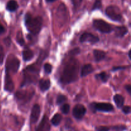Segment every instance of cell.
Masks as SVG:
<instances>
[{"label": "cell", "instance_id": "1", "mask_svg": "<svg viewBox=\"0 0 131 131\" xmlns=\"http://www.w3.org/2000/svg\"><path fill=\"white\" fill-rule=\"evenodd\" d=\"M79 63L78 60L70 58L65 64L62 71L60 82L63 84H68L78 79Z\"/></svg>", "mask_w": 131, "mask_h": 131}, {"label": "cell", "instance_id": "2", "mask_svg": "<svg viewBox=\"0 0 131 131\" xmlns=\"http://www.w3.org/2000/svg\"><path fill=\"white\" fill-rule=\"evenodd\" d=\"M42 61V60H41L40 56V58L37 60L35 63L29 65L24 69V71H23V72H24V79H23L21 86L31 84V83H35L37 82L38 74L40 72V64Z\"/></svg>", "mask_w": 131, "mask_h": 131}, {"label": "cell", "instance_id": "3", "mask_svg": "<svg viewBox=\"0 0 131 131\" xmlns=\"http://www.w3.org/2000/svg\"><path fill=\"white\" fill-rule=\"evenodd\" d=\"M24 22L26 27L31 35H36L41 31L43 23V20L41 17L37 16L33 17L30 14L27 13L24 18Z\"/></svg>", "mask_w": 131, "mask_h": 131}, {"label": "cell", "instance_id": "4", "mask_svg": "<svg viewBox=\"0 0 131 131\" xmlns=\"http://www.w3.org/2000/svg\"><path fill=\"white\" fill-rule=\"evenodd\" d=\"M20 61L14 55L11 54L8 57L6 62V72L15 74L19 70Z\"/></svg>", "mask_w": 131, "mask_h": 131}, {"label": "cell", "instance_id": "5", "mask_svg": "<svg viewBox=\"0 0 131 131\" xmlns=\"http://www.w3.org/2000/svg\"><path fill=\"white\" fill-rule=\"evenodd\" d=\"M106 15L110 19L114 21L121 22L123 20L122 15L121 11L118 6L111 5L106 8Z\"/></svg>", "mask_w": 131, "mask_h": 131}, {"label": "cell", "instance_id": "6", "mask_svg": "<svg viewBox=\"0 0 131 131\" xmlns=\"http://www.w3.org/2000/svg\"><path fill=\"white\" fill-rule=\"evenodd\" d=\"M93 27L102 33H110L113 29L110 24L102 19H95L93 22Z\"/></svg>", "mask_w": 131, "mask_h": 131}, {"label": "cell", "instance_id": "7", "mask_svg": "<svg viewBox=\"0 0 131 131\" xmlns=\"http://www.w3.org/2000/svg\"><path fill=\"white\" fill-rule=\"evenodd\" d=\"M35 92L33 90H24L19 91L15 93V96L17 101L21 104H25L29 101L34 95Z\"/></svg>", "mask_w": 131, "mask_h": 131}, {"label": "cell", "instance_id": "8", "mask_svg": "<svg viewBox=\"0 0 131 131\" xmlns=\"http://www.w3.org/2000/svg\"><path fill=\"white\" fill-rule=\"evenodd\" d=\"M91 107L93 109L94 111H99L101 112H111L114 110V107L110 103H96L93 102L91 104Z\"/></svg>", "mask_w": 131, "mask_h": 131}, {"label": "cell", "instance_id": "9", "mask_svg": "<svg viewBox=\"0 0 131 131\" xmlns=\"http://www.w3.org/2000/svg\"><path fill=\"white\" fill-rule=\"evenodd\" d=\"M79 40L81 43H84V42H90L92 44H94V43H97V42H99V38L97 36L94 35L92 33H88V32H84L81 36L80 37Z\"/></svg>", "mask_w": 131, "mask_h": 131}, {"label": "cell", "instance_id": "10", "mask_svg": "<svg viewBox=\"0 0 131 131\" xmlns=\"http://www.w3.org/2000/svg\"><path fill=\"white\" fill-rule=\"evenodd\" d=\"M86 113V109L83 105L76 104L73 109V116L77 120H81Z\"/></svg>", "mask_w": 131, "mask_h": 131}, {"label": "cell", "instance_id": "11", "mask_svg": "<svg viewBox=\"0 0 131 131\" xmlns=\"http://www.w3.org/2000/svg\"><path fill=\"white\" fill-rule=\"evenodd\" d=\"M56 16H57V19L59 20V23L63 24L64 23H65L67 17V11L65 5L61 4L59 6L56 12Z\"/></svg>", "mask_w": 131, "mask_h": 131}, {"label": "cell", "instance_id": "12", "mask_svg": "<svg viewBox=\"0 0 131 131\" xmlns=\"http://www.w3.org/2000/svg\"><path fill=\"white\" fill-rule=\"evenodd\" d=\"M40 107L39 105L36 104L32 107L30 116L31 124H35L37 123L40 116Z\"/></svg>", "mask_w": 131, "mask_h": 131}, {"label": "cell", "instance_id": "13", "mask_svg": "<svg viewBox=\"0 0 131 131\" xmlns=\"http://www.w3.org/2000/svg\"><path fill=\"white\" fill-rule=\"evenodd\" d=\"M50 130L51 125L49 124L48 117L47 115H44L38 126L37 127L36 131H50Z\"/></svg>", "mask_w": 131, "mask_h": 131}, {"label": "cell", "instance_id": "14", "mask_svg": "<svg viewBox=\"0 0 131 131\" xmlns=\"http://www.w3.org/2000/svg\"><path fill=\"white\" fill-rule=\"evenodd\" d=\"M5 90L7 92H12L14 90V83L10 74L6 72L5 78Z\"/></svg>", "mask_w": 131, "mask_h": 131}, {"label": "cell", "instance_id": "15", "mask_svg": "<svg viewBox=\"0 0 131 131\" xmlns=\"http://www.w3.org/2000/svg\"><path fill=\"white\" fill-rule=\"evenodd\" d=\"M115 33L116 37L121 38L127 33L128 29L125 26H117L115 28Z\"/></svg>", "mask_w": 131, "mask_h": 131}, {"label": "cell", "instance_id": "16", "mask_svg": "<svg viewBox=\"0 0 131 131\" xmlns=\"http://www.w3.org/2000/svg\"><path fill=\"white\" fill-rule=\"evenodd\" d=\"M93 67L91 64H86L84 65V66L82 67L81 70V77H85L88 75V74H91L93 72Z\"/></svg>", "mask_w": 131, "mask_h": 131}, {"label": "cell", "instance_id": "17", "mask_svg": "<svg viewBox=\"0 0 131 131\" xmlns=\"http://www.w3.org/2000/svg\"><path fill=\"white\" fill-rule=\"evenodd\" d=\"M93 56H94L95 60L98 62V61L104 60L106 58V54L103 51H101V50L99 49H95L93 51Z\"/></svg>", "mask_w": 131, "mask_h": 131}, {"label": "cell", "instance_id": "18", "mask_svg": "<svg viewBox=\"0 0 131 131\" xmlns=\"http://www.w3.org/2000/svg\"><path fill=\"white\" fill-rule=\"evenodd\" d=\"M51 86V81L49 79H41L39 81V88L42 92L48 90Z\"/></svg>", "mask_w": 131, "mask_h": 131}, {"label": "cell", "instance_id": "19", "mask_svg": "<svg viewBox=\"0 0 131 131\" xmlns=\"http://www.w3.org/2000/svg\"><path fill=\"white\" fill-rule=\"evenodd\" d=\"M113 100L118 108H122L124 104V98L120 94H116L114 96Z\"/></svg>", "mask_w": 131, "mask_h": 131}, {"label": "cell", "instance_id": "20", "mask_svg": "<svg viewBox=\"0 0 131 131\" xmlns=\"http://www.w3.org/2000/svg\"><path fill=\"white\" fill-rule=\"evenodd\" d=\"M18 7L19 5L15 0H10L6 5V10L9 12H15Z\"/></svg>", "mask_w": 131, "mask_h": 131}, {"label": "cell", "instance_id": "21", "mask_svg": "<svg viewBox=\"0 0 131 131\" xmlns=\"http://www.w3.org/2000/svg\"><path fill=\"white\" fill-rule=\"evenodd\" d=\"M33 56H34V54H33V51L29 49H26L23 51V58L25 61H28L31 60L33 58Z\"/></svg>", "mask_w": 131, "mask_h": 131}, {"label": "cell", "instance_id": "22", "mask_svg": "<svg viewBox=\"0 0 131 131\" xmlns=\"http://www.w3.org/2000/svg\"><path fill=\"white\" fill-rule=\"evenodd\" d=\"M95 78L97 80L101 81L103 83H106L107 81V80L110 78V75L107 74L106 72H102L99 73V74H97L95 75Z\"/></svg>", "mask_w": 131, "mask_h": 131}, {"label": "cell", "instance_id": "23", "mask_svg": "<svg viewBox=\"0 0 131 131\" xmlns=\"http://www.w3.org/2000/svg\"><path fill=\"white\" fill-rule=\"evenodd\" d=\"M61 120H62V116H61V115L57 113L54 115L52 118L51 119V123L54 126H58L61 123Z\"/></svg>", "mask_w": 131, "mask_h": 131}, {"label": "cell", "instance_id": "24", "mask_svg": "<svg viewBox=\"0 0 131 131\" xmlns=\"http://www.w3.org/2000/svg\"><path fill=\"white\" fill-rule=\"evenodd\" d=\"M67 98L65 95L62 94H60L57 97V99H56V104L58 105H61L62 104H63L64 102H66Z\"/></svg>", "mask_w": 131, "mask_h": 131}, {"label": "cell", "instance_id": "25", "mask_svg": "<svg viewBox=\"0 0 131 131\" xmlns=\"http://www.w3.org/2000/svg\"><path fill=\"white\" fill-rule=\"evenodd\" d=\"M111 130L113 131H124L127 130V127L124 125H119L111 127Z\"/></svg>", "mask_w": 131, "mask_h": 131}, {"label": "cell", "instance_id": "26", "mask_svg": "<svg viewBox=\"0 0 131 131\" xmlns=\"http://www.w3.org/2000/svg\"><path fill=\"white\" fill-rule=\"evenodd\" d=\"M17 42L19 44H20V46H24V38H23V35H22L21 32L19 31V33H17Z\"/></svg>", "mask_w": 131, "mask_h": 131}, {"label": "cell", "instance_id": "27", "mask_svg": "<svg viewBox=\"0 0 131 131\" xmlns=\"http://www.w3.org/2000/svg\"><path fill=\"white\" fill-rule=\"evenodd\" d=\"M61 111L63 114H68L70 111V105L68 104H64L61 107Z\"/></svg>", "mask_w": 131, "mask_h": 131}, {"label": "cell", "instance_id": "28", "mask_svg": "<svg viewBox=\"0 0 131 131\" xmlns=\"http://www.w3.org/2000/svg\"><path fill=\"white\" fill-rule=\"evenodd\" d=\"M43 69H44V71L46 74H49L52 72V67L51 64L49 63H46L43 66Z\"/></svg>", "mask_w": 131, "mask_h": 131}, {"label": "cell", "instance_id": "29", "mask_svg": "<svg viewBox=\"0 0 131 131\" xmlns=\"http://www.w3.org/2000/svg\"><path fill=\"white\" fill-rule=\"evenodd\" d=\"M101 7H102V2H101V0H96L94 5H93V8H92V10L100 9Z\"/></svg>", "mask_w": 131, "mask_h": 131}, {"label": "cell", "instance_id": "30", "mask_svg": "<svg viewBox=\"0 0 131 131\" xmlns=\"http://www.w3.org/2000/svg\"><path fill=\"white\" fill-rule=\"evenodd\" d=\"M4 58H5V52H4L3 48L1 46H0V64H2L3 62Z\"/></svg>", "mask_w": 131, "mask_h": 131}, {"label": "cell", "instance_id": "31", "mask_svg": "<svg viewBox=\"0 0 131 131\" xmlns=\"http://www.w3.org/2000/svg\"><path fill=\"white\" fill-rule=\"evenodd\" d=\"M60 131H76L75 129L72 127L69 126V125H64L63 127L61 128V130Z\"/></svg>", "mask_w": 131, "mask_h": 131}, {"label": "cell", "instance_id": "32", "mask_svg": "<svg viewBox=\"0 0 131 131\" xmlns=\"http://www.w3.org/2000/svg\"><path fill=\"white\" fill-rule=\"evenodd\" d=\"M71 1L72 2V4L73 5H74V7H75V8H78L81 5L83 0H71Z\"/></svg>", "mask_w": 131, "mask_h": 131}, {"label": "cell", "instance_id": "33", "mask_svg": "<svg viewBox=\"0 0 131 131\" xmlns=\"http://www.w3.org/2000/svg\"><path fill=\"white\" fill-rule=\"evenodd\" d=\"M122 108L123 112H124L125 114H126V115H128V114H129L130 113L131 108H130V106H123Z\"/></svg>", "mask_w": 131, "mask_h": 131}, {"label": "cell", "instance_id": "34", "mask_svg": "<svg viewBox=\"0 0 131 131\" xmlns=\"http://www.w3.org/2000/svg\"><path fill=\"white\" fill-rule=\"evenodd\" d=\"M110 128L106 126H99L96 127L97 131H110Z\"/></svg>", "mask_w": 131, "mask_h": 131}, {"label": "cell", "instance_id": "35", "mask_svg": "<svg viewBox=\"0 0 131 131\" xmlns=\"http://www.w3.org/2000/svg\"><path fill=\"white\" fill-rule=\"evenodd\" d=\"M80 52V49L77 47V48L74 49L72 50L70 52V54L71 55H76L78 54H79Z\"/></svg>", "mask_w": 131, "mask_h": 131}, {"label": "cell", "instance_id": "36", "mask_svg": "<svg viewBox=\"0 0 131 131\" xmlns=\"http://www.w3.org/2000/svg\"><path fill=\"white\" fill-rule=\"evenodd\" d=\"M4 43L6 46H10V43H11V39L10 37H6V38L4 39Z\"/></svg>", "mask_w": 131, "mask_h": 131}, {"label": "cell", "instance_id": "37", "mask_svg": "<svg viewBox=\"0 0 131 131\" xmlns=\"http://www.w3.org/2000/svg\"><path fill=\"white\" fill-rule=\"evenodd\" d=\"M127 68V67H122V66H119V67H115L113 68L112 70L113 71H117L118 70H124V69H125Z\"/></svg>", "mask_w": 131, "mask_h": 131}, {"label": "cell", "instance_id": "38", "mask_svg": "<svg viewBox=\"0 0 131 131\" xmlns=\"http://www.w3.org/2000/svg\"><path fill=\"white\" fill-rule=\"evenodd\" d=\"M125 90H126L127 92L129 93V94H131V86L130 84H127V85H125Z\"/></svg>", "mask_w": 131, "mask_h": 131}, {"label": "cell", "instance_id": "39", "mask_svg": "<svg viewBox=\"0 0 131 131\" xmlns=\"http://www.w3.org/2000/svg\"><path fill=\"white\" fill-rule=\"evenodd\" d=\"M5 32V29L3 27V26L1 24V23H0V34H3Z\"/></svg>", "mask_w": 131, "mask_h": 131}, {"label": "cell", "instance_id": "40", "mask_svg": "<svg viewBox=\"0 0 131 131\" xmlns=\"http://www.w3.org/2000/svg\"><path fill=\"white\" fill-rule=\"evenodd\" d=\"M130 55H131V50L130 49L129 51V53H128V56H129V58L130 60H131V57H130Z\"/></svg>", "mask_w": 131, "mask_h": 131}, {"label": "cell", "instance_id": "41", "mask_svg": "<svg viewBox=\"0 0 131 131\" xmlns=\"http://www.w3.org/2000/svg\"><path fill=\"white\" fill-rule=\"evenodd\" d=\"M56 1V0H46V1L48 3H51V2H54V1Z\"/></svg>", "mask_w": 131, "mask_h": 131}]
</instances>
